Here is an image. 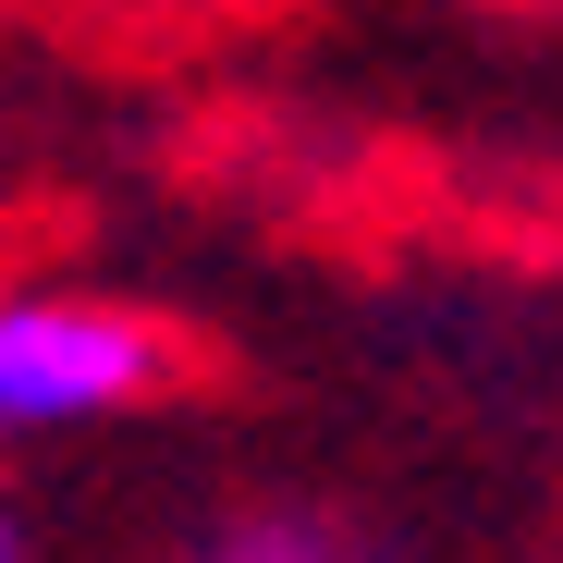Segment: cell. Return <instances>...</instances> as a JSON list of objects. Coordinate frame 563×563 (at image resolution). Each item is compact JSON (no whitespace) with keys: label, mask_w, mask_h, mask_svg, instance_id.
I'll return each mask as SVG.
<instances>
[{"label":"cell","mask_w":563,"mask_h":563,"mask_svg":"<svg viewBox=\"0 0 563 563\" xmlns=\"http://www.w3.org/2000/svg\"><path fill=\"white\" fill-rule=\"evenodd\" d=\"M184 380V343L86 282H13L0 295V441H62V429H111Z\"/></svg>","instance_id":"cell-1"},{"label":"cell","mask_w":563,"mask_h":563,"mask_svg":"<svg viewBox=\"0 0 563 563\" xmlns=\"http://www.w3.org/2000/svg\"><path fill=\"white\" fill-rule=\"evenodd\" d=\"M197 563H367V539L331 503H245L197 539Z\"/></svg>","instance_id":"cell-2"},{"label":"cell","mask_w":563,"mask_h":563,"mask_svg":"<svg viewBox=\"0 0 563 563\" xmlns=\"http://www.w3.org/2000/svg\"><path fill=\"white\" fill-rule=\"evenodd\" d=\"M0 563H37V551H25V515H13V503H0Z\"/></svg>","instance_id":"cell-3"}]
</instances>
